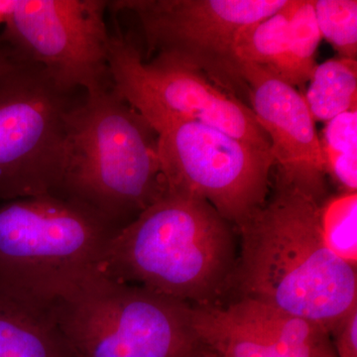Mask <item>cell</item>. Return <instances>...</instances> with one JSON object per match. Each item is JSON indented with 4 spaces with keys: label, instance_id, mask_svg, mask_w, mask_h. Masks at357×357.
<instances>
[{
    "label": "cell",
    "instance_id": "obj_1",
    "mask_svg": "<svg viewBox=\"0 0 357 357\" xmlns=\"http://www.w3.org/2000/svg\"><path fill=\"white\" fill-rule=\"evenodd\" d=\"M321 203L276 176L265 204L237 227L241 249L229 290L332 335L357 306V274L326 245Z\"/></svg>",
    "mask_w": 357,
    "mask_h": 357
},
{
    "label": "cell",
    "instance_id": "obj_2",
    "mask_svg": "<svg viewBox=\"0 0 357 357\" xmlns=\"http://www.w3.org/2000/svg\"><path fill=\"white\" fill-rule=\"evenodd\" d=\"M236 261L234 225L204 199L168 192L110 239L100 272L203 307L229 291Z\"/></svg>",
    "mask_w": 357,
    "mask_h": 357
},
{
    "label": "cell",
    "instance_id": "obj_3",
    "mask_svg": "<svg viewBox=\"0 0 357 357\" xmlns=\"http://www.w3.org/2000/svg\"><path fill=\"white\" fill-rule=\"evenodd\" d=\"M168 194L156 131L114 86L84 91L67 114V158L59 196L116 230Z\"/></svg>",
    "mask_w": 357,
    "mask_h": 357
},
{
    "label": "cell",
    "instance_id": "obj_14",
    "mask_svg": "<svg viewBox=\"0 0 357 357\" xmlns=\"http://www.w3.org/2000/svg\"><path fill=\"white\" fill-rule=\"evenodd\" d=\"M299 0H288L273 15L243 28L234 41L238 62L250 63L280 74L287 53L289 29Z\"/></svg>",
    "mask_w": 357,
    "mask_h": 357
},
{
    "label": "cell",
    "instance_id": "obj_23",
    "mask_svg": "<svg viewBox=\"0 0 357 357\" xmlns=\"http://www.w3.org/2000/svg\"><path fill=\"white\" fill-rule=\"evenodd\" d=\"M182 357H217L213 352L206 349L203 345H199L198 349H194V351L189 352L185 356Z\"/></svg>",
    "mask_w": 357,
    "mask_h": 357
},
{
    "label": "cell",
    "instance_id": "obj_12",
    "mask_svg": "<svg viewBox=\"0 0 357 357\" xmlns=\"http://www.w3.org/2000/svg\"><path fill=\"white\" fill-rule=\"evenodd\" d=\"M238 69L251 109L269 138L277 176L323 202L328 174L316 121L304 96L259 66L239 62Z\"/></svg>",
    "mask_w": 357,
    "mask_h": 357
},
{
    "label": "cell",
    "instance_id": "obj_6",
    "mask_svg": "<svg viewBox=\"0 0 357 357\" xmlns=\"http://www.w3.org/2000/svg\"><path fill=\"white\" fill-rule=\"evenodd\" d=\"M107 64L115 91L155 131L173 122H199L271 150L251 107L202 70L164 55L145 62L138 45L119 29L110 33Z\"/></svg>",
    "mask_w": 357,
    "mask_h": 357
},
{
    "label": "cell",
    "instance_id": "obj_9",
    "mask_svg": "<svg viewBox=\"0 0 357 357\" xmlns=\"http://www.w3.org/2000/svg\"><path fill=\"white\" fill-rule=\"evenodd\" d=\"M288 0H117L112 13H132L148 54L196 68L234 93L244 86L234 41L243 28L273 15Z\"/></svg>",
    "mask_w": 357,
    "mask_h": 357
},
{
    "label": "cell",
    "instance_id": "obj_8",
    "mask_svg": "<svg viewBox=\"0 0 357 357\" xmlns=\"http://www.w3.org/2000/svg\"><path fill=\"white\" fill-rule=\"evenodd\" d=\"M156 133L168 192L204 199L236 229L266 202L271 150L199 122H173Z\"/></svg>",
    "mask_w": 357,
    "mask_h": 357
},
{
    "label": "cell",
    "instance_id": "obj_4",
    "mask_svg": "<svg viewBox=\"0 0 357 357\" xmlns=\"http://www.w3.org/2000/svg\"><path fill=\"white\" fill-rule=\"evenodd\" d=\"M119 232L59 195L0 203V293L48 312L100 272Z\"/></svg>",
    "mask_w": 357,
    "mask_h": 357
},
{
    "label": "cell",
    "instance_id": "obj_16",
    "mask_svg": "<svg viewBox=\"0 0 357 357\" xmlns=\"http://www.w3.org/2000/svg\"><path fill=\"white\" fill-rule=\"evenodd\" d=\"M321 35L312 0H299L289 29L287 53L279 77L291 86L311 79L317 68L316 53Z\"/></svg>",
    "mask_w": 357,
    "mask_h": 357
},
{
    "label": "cell",
    "instance_id": "obj_7",
    "mask_svg": "<svg viewBox=\"0 0 357 357\" xmlns=\"http://www.w3.org/2000/svg\"><path fill=\"white\" fill-rule=\"evenodd\" d=\"M73 95L32 63L0 77V203L59 194Z\"/></svg>",
    "mask_w": 357,
    "mask_h": 357
},
{
    "label": "cell",
    "instance_id": "obj_5",
    "mask_svg": "<svg viewBox=\"0 0 357 357\" xmlns=\"http://www.w3.org/2000/svg\"><path fill=\"white\" fill-rule=\"evenodd\" d=\"M192 310L98 274L47 312L70 357H182L201 345Z\"/></svg>",
    "mask_w": 357,
    "mask_h": 357
},
{
    "label": "cell",
    "instance_id": "obj_10",
    "mask_svg": "<svg viewBox=\"0 0 357 357\" xmlns=\"http://www.w3.org/2000/svg\"><path fill=\"white\" fill-rule=\"evenodd\" d=\"M103 0H16L0 41L68 93L112 84Z\"/></svg>",
    "mask_w": 357,
    "mask_h": 357
},
{
    "label": "cell",
    "instance_id": "obj_21",
    "mask_svg": "<svg viewBox=\"0 0 357 357\" xmlns=\"http://www.w3.org/2000/svg\"><path fill=\"white\" fill-rule=\"evenodd\" d=\"M20 63L10 49L0 41V77L14 69Z\"/></svg>",
    "mask_w": 357,
    "mask_h": 357
},
{
    "label": "cell",
    "instance_id": "obj_18",
    "mask_svg": "<svg viewBox=\"0 0 357 357\" xmlns=\"http://www.w3.org/2000/svg\"><path fill=\"white\" fill-rule=\"evenodd\" d=\"M319 227L326 245L347 264L357 266V192H344L319 204Z\"/></svg>",
    "mask_w": 357,
    "mask_h": 357
},
{
    "label": "cell",
    "instance_id": "obj_13",
    "mask_svg": "<svg viewBox=\"0 0 357 357\" xmlns=\"http://www.w3.org/2000/svg\"><path fill=\"white\" fill-rule=\"evenodd\" d=\"M0 357H70L48 312L0 293Z\"/></svg>",
    "mask_w": 357,
    "mask_h": 357
},
{
    "label": "cell",
    "instance_id": "obj_17",
    "mask_svg": "<svg viewBox=\"0 0 357 357\" xmlns=\"http://www.w3.org/2000/svg\"><path fill=\"white\" fill-rule=\"evenodd\" d=\"M321 141L326 174L344 192L357 190V109L326 122Z\"/></svg>",
    "mask_w": 357,
    "mask_h": 357
},
{
    "label": "cell",
    "instance_id": "obj_15",
    "mask_svg": "<svg viewBox=\"0 0 357 357\" xmlns=\"http://www.w3.org/2000/svg\"><path fill=\"white\" fill-rule=\"evenodd\" d=\"M307 109L314 121L328 122L356 109L357 62L338 58L317 66L310 79Z\"/></svg>",
    "mask_w": 357,
    "mask_h": 357
},
{
    "label": "cell",
    "instance_id": "obj_22",
    "mask_svg": "<svg viewBox=\"0 0 357 357\" xmlns=\"http://www.w3.org/2000/svg\"><path fill=\"white\" fill-rule=\"evenodd\" d=\"M16 0H0V27L6 24L9 14L13 10Z\"/></svg>",
    "mask_w": 357,
    "mask_h": 357
},
{
    "label": "cell",
    "instance_id": "obj_19",
    "mask_svg": "<svg viewBox=\"0 0 357 357\" xmlns=\"http://www.w3.org/2000/svg\"><path fill=\"white\" fill-rule=\"evenodd\" d=\"M314 9L321 37L333 45L340 58L356 60V0H314Z\"/></svg>",
    "mask_w": 357,
    "mask_h": 357
},
{
    "label": "cell",
    "instance_id": "obj_20",
    "mask_svg": "<svg viewBox=\"0 0 357 357\" xmlns=\"http://www.w3.org/2000/svg\"><path fill=\"white\" fill-rule=\"evenodd\" d=\"M331 335L337 357H357V306L337 324Z\"/></svg>",
    "mask_w": 357,
    "mask_h": 357
},
{
    "label": "cell",
    "instance_id": "obj_11",
    "mask_svg": "<svg viewBox=\"0 0 357 357\" xmlns=\"http://www.w3.org/2000/svg\"><path fill=\"white\" fill-rule=\"evenodd\" d=\"M199 344L217 357H337L325 328L260 301L192 306Z\"/></svg>",
    "mask_w": 357,
    "mask_h": 357
}]
</instances>
